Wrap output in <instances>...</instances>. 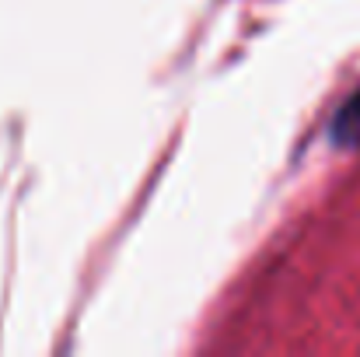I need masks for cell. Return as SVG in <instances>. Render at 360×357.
Instances as JSON below:
<instances>
[{
  "mask_svg": "<svg viewBox=\"0 0 360 357\" xmlns=\"http://www.w3.org/2000/svg\"><path fill=\"white\" fill-rule=\"evenodd\" d=\"M326 133H329L333 147H343V151L360 147V88L350 99H343V106L329 119V130Z\"/></svg>",
  "mask_w": 360,
  "mask_h": 357,
  "instance_id": "1",
  "label": "cell"
}]
</instances>
